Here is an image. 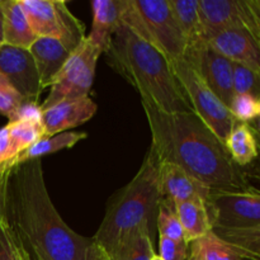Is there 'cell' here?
Listing matches in <instances>:
<instances>
[{
    "instance_id": "ba28073f",
    "label": "cell",
    "mask_w": 260,
    "mask_h": 260,
    "mask_svg": "<svg viewBox=\"0 0 260 260\" xmlns=\"http://www.w3.org/2000/svg\"><path fill=\"white\" fill-rule=\"evenodd\" d=\"M101 55V51L88 38H85L71 53L56 76L53 84L50 86L47 98L41 104L42 111L60 102L89 96Z\"/></svg>"
},
{
    "instance_id": "7a4b0ae2",
    "label": "cell",
    "mask_w": 260,
    "mask_h": 260,
    "mask_svg": "<svg viewBox=\"0 0 260 260\" xmlns=\"http://www.w3.org/2000/svg\"><path fill=\"white\" fill-rule=\"evenodd\" d=\"M160 162H172L211 190L251 189L244 170L234 164L225 144L194 113H164L141 101Z\"/></svg>"
},
{
    "instance_id": "9a60e30c",
    "label": "cell",
    "mask_w": 260,
    "mask_h": 260,
    "mask_svg": "<svg viewBox=\"0 0 260 260\" xmlns=\"http://www.w3.org/2000/svg\"><path fill=\"white\" fill-rule=\"evenodd\" d=\"M127 0H94L91 2L93 23L89 41L102 53L108 50L114 33L122 25L124 8Z\"/></svg>"
},
{
    "instance_id": "7402d4cb",
    "label": "cell",
    "mask_w": 260,
    "mask_h": 260,
    "mask_svg": "<svg viewBox=\"0 0 260 260\" xmlns=\"http://www.w3.org/2000/svg\"><path fill=\"white\" fill-rule=\"evenodd\" d=\"M151 226L142 225L122 240L112 260H152L155 254Z\"/></svg>"
},
{
    "instance_id": "8fae6325",
    "label": "cell",
    "mask_w": 260,
    "mask_h": 260,
    "mask_svg": "<svg viewBox=\"0 0 260 260\" xmlns=\"http://www.w3.org/2000/svg\"><path fill=\"white\" fill-rule=\"evenodd\" d=\"M0 74L10 81L25 102L38 103L43 88L29 50L0 46Z\"/></svg>"
},
{
    "instance_id": "e575fe53",
    "label": "cell",
    "mask_w": 260,
    "mask_h": 260,
    "mask_svg": "<svg viewBox=\"0 0 260 260\" xmlns=\"http://www.w3.org/2000/svg\"><path fill=\"white\" fill-rule=\"evenodd\" d=\"M253 128V127H251ZM254 135H255L256 142H258V157L251 162L249 167H246V169L244 170V174H245L246 179H253L256 180V182L260 184V134L253 128Z\"/></svg>"
},
{
    "instance_id": "d6986e66",
    "label": "cell",
    "mask_w": 260,
    "mask_h": 260,
    "mask_svg": "<svg viewBox=\"0 0 260 260\" xmlns=\"http://www.w3.org/2000/svg\"><path fill=\"white\" fill-rule=\"evenodd\" d=\"M188 244L198 240L212 231L207 206L201 201H190L174 205Z\"/></svg>"
},
{
    "instance_id": "3957f363",
    "label": "cell",
    "mask_w": 260,
    "mask_h": 260,
    "mask_svg": "<svg viewBox=\"0 0 260 260\" xmlns=\"http://www.w3.org/2000/svg\"><path fill=\"white\" fill-rule=\"evenodd\" d=\"M104 53L108 65L139 91L141 101L164 113L193 112L167 57L128 27L117 29Z\"/></svg>"
},
{
    "instance_id": "7c38bea8",
    "label": "cell",
    "mask_w": 260,
    "mask_h": 260,
    "mask_svg": "<svg viewBox=\"0 0 260 260\" xmlns=\"http://www.w3.org/2000/svg\"><path fill=\"white\" fill-rule=\"evenodd\" d=\"M159 189L161 200L173 205L190 201H201L207 205L212 192L207 185L172 162L159 164Z\"/></svg>"
},
{
    "instance_id": "f35d334b",
    "label": "cell",
    "mask_w": 260,
    "mask_h": 260,
    "mask_svg": "<svg viewBox=\"0 0 260 260\" xmlns=\"http://www.w3.org/2000/svg\"><path fill=\"white\" fill-rule=\"evenodd\" d=\"M4 45V15H3L2 2H0V46Z\"/></svg>"
},
{
    "instance_id": "f6af8a7d",
    "label": "cell",
    "mask_w": 260,
    "mask_h": 260,
    "mask_svg": "<svg viewBox=\"0 0 260 260\" xmlns=\"http://www.w3.org/2000/svg\"><path fill=\"white\" fill-rule=\"evenodd\" d=\"M187 260H197V259H192V258H188Z\"/></svg>"
},
{
    "instance_id": "ab89813d",
    "label": "cell",
    "mask_w": 260,
    "mask_h": 260,
    "mask_svg": "<svg viewBox=\"0 0 260 260\" xmlns=\"http://www.w3.org/2000/svg\"><path fill=\"white\" fill-rule=\"evenodd\" d=\"M12 168H14L12 165V161H9V162H5V164H3V165H0V178L3 177V175L5 174V173H8L9 172L10 169H12Z\"/></svg>"
},
{
    "instance_id": "83f0119b",
    "label": "cell",
    "mask_w": 260,
    "mask_h": 260,
    "mask_svg": "<svg viewBox=\"0 0 260 260\" xmlns=\"http://www.w3.org/2000/svg\"><path fill=\"white\" fill-rule=\"evenodd\" d=\"M233 81L235 94H249L260 101V73L248 66L233 62Z\"/></svg>"
},
{
    "instance_id": "30bf717a",
    "label": "cell",
    "mask_w": 260,
    "mask_h": 260,
    "mask_svg": "<svg viewBox=\"0 0 260 260\" xmlns=\"http://www.w3.org/2000/svg\"><path fill=\"white\" fill-rule=\"evenodd\" d=\"M183 60L187 61L202 78L206 85L230 108L235 96L233 81V62L213 50L207 41H198L187 48Z\"/></svg>"
},
{
    "instance_id": "74e56055",
    "label": "cell",
    "mask_w": 260,
    "mask_h": 260,
    "mask_svg": "<svg viewBox=\"0 0 260 260\" xmlns=\"http://www.w3.org/2000/svg\"><path fill=\"white\" fill-rule=\"evenodd\" d=\"M14 244H15V255H17V260H33L30 254L23 245L22 241L18 239V236L14 234Z\"/></svg>"
},
{
    "instance_id": "8992f818",
    "label": "cell",
    "mask_w": 260,
    "mask_h": 260,
    "mask_svg": "<svg viewBox=\"0 0 260 260\" xmlns=\"http://www.w3.org/2000/svg\"><path fill=\"white\" fill-rule=\"evenodd\" d=\"M175 78L179 81L193 112L222 142L238 124V121L218 96L206 85L197 71L185 60L170 62Z\"/></svg>"
},
{
    "instance_id": "f1b7e54d",
    "label": "cell",
    "mask_w": 260,
    "mask_h": 260,
    "mask_svg": "<svg viewBox=\"0 0 260 260\" xmlns=\"http://www.w3.org/2000/svg\"><path fill=\"white\" fill-rule=\"evenodd\" d=\"M24 103V98L18 93L10 81L3 74H0V114L12 122Z\"/></svg>"
},
{
    "instance_id": "d4e9b609",
    "label": "cell",
    "mask_w": 260,
    "mask_h": 260,
    "mask_svg": "<svg viewBox=\"0 0 260 260\" xmlns=\"http://www.w3.org/2000/svg\"><path fill=\"white\" fill-rule=\"evenodd\" d=\"M9 134L12 151L14 159L45 137V128L42 121H30V119H17L7 124Z\"/></svg>"
},
{
    "instance_id": "8d00e7d4",
    "label": "cell",
    "mask_w": 260,
    "mask_h": 260,
    "mask_svg": "<svg viewBox=\"0 0 260 260\" xmlns=\"http://www.w3.org/2000/svg\"><path fill=\"white\" fill-rule=\"evenodd\" d=\"M12 169H10L8 173H5V174L0 178V220L5 216V208H7L8 180H9V175H10V172H12Z\"/></svg>"
},
{
    "instance_id": "9c48e42d",
    "label": "cell",
    "mask_w": 260,
    "mask_h": 260,
    "mask_svg": "<svg viewBox=\"0 0 260 260\" xmlns=\"http://www.w3.org/2000/svg\"><path fill=\"white\" fill-rule=\"evenodd\" d=\"M212 230H239L260 223V190H212L207 202Z\"/></svg>"
},
{
    "instance_id": "6da1fadb",
    "label": "cell",
    "mask_w": 260,
    "mask_h": 260,
    "mask_svg": "<svg viewBox=\"0 0 260 260\" xmlns=\"http://www.w3.org/2000/svg\"><path fill=\"white\" fill-rule=\"evenodd\" d=\"M5 216L33 260H85L93 239L69 228L48 193L41 159L12 169Z\"/></svg>"
},
{
    "instance_id": "4316f807",
    "label": "cell",
    "mask_w": 260,
    "mask_h": 260,
    "mask_svg": "<svg viewBox=\"0 0 260 260\" xmlns=\"http://www.w3.org/2000/svg\"><path fill=\"white\" fill-rule=\"evenodd\" d=\"M156 228L159 231V236L170 239V240L187 243L184 230H183L179 217L175 212L174 205L168 201H160L156 213Z\"/></svg>"
},
{
    "instance_id": "cb8c5ba5",
    "label": "cell",
    "mask_w": 260,
    "mask_h": 260,
    "mask_svg": "<svg viewBox=\"0 0 260 260\" xmlns=\"http://www.w3.org/2000/svg\"><path fill=\"white\" fill-rule=\"evenodd\" d=\"M169 4L187 40L188 47L203 40L198 0H169Z\"/></svg>"
},
{
    "instance_id": "5b68a950",
    "label": "cell",
    "mask_w": 260,
    "mask_h": 260,
    "mask_svg": "<svg viewBox=\"0 0 260 260\" xmlns=\"http://www.w3.org/2000/svg\"><path fill=\"white\" fill-rule=\"evenodd\" d=\"M122 24L154 46L169 62L184 58L188 43L169 0H127Z\"/></svg>"
},
{
    "instance_id": "d590c367",
    "label": "cell",
    "mask_w": 260,
    "mask_h": 260,
    "mask_svg": "<svg viewBox=\"0 0 260 260\" xmlns=\"http://www.w3.org/2000/svg\"><path fill=\"white\" fill-rule=\"evenodd\" d=\"M93 239V238H91ZM85 260H112L111 256L108 255L106 250L102 248L99 244H96L95 241H91L90 246H89L88 251H86Z\"/></svg>"
},
{
    "instance_id": "ac0fdd59",
    "label": "cell",
    "mask_w": 260,
    "mask_h": 260,
    "mask_svg": "<svg viewBox=\"0 0 260 260\" xmlns=\"http://www.w3.org/2000/svg\"><path fill=\"white\" fill-rule=\"evenodd\" d=\"M4 15V45L29 50L37 40L20 0H0Z\"/></svg>"
},
{
    "instance_id": "277c9868",
    "label": "cell",
    "mask_w": 260,
    "mask_h": 260,
    "mask_svg": "<svg viewBox=\"0 0 260 260\" xmlns=\"http://www.w3.org/2000/svg\"><path fill=\"white\" fill-rule=\"evenodd\" d=\"M159 160L151 149L134 179L108 205L93 240L111 256L124 238L142 225L151 226L161 196L159 189Z\"/></svg>"
},
{
    "instance_id": "2e32d148",
    "label": "cell",
    "mask_w": 260,
    "mask_h": 260,
    "mask_svg": "<svg viewBox=\"0 0 260 260\" xmlns=\"http://www.w3.org/2000/svg\"><path fill=\"white\" fill-rule=\"evenodd\" d=\"M203 38L223 29L244 27L241 0H198Z\"/></svg>"
},
{
    "instance_id": "d6a6232c",
    "label": "cell",
    "mask_w": 260,
    "mask_h": 260,
    "mask_svg": "<svg viewBox=\"0 0 260 260\" xmlns=\"http://www.w3.org/2000/svg\"><path fill=\"white\" fill-rule=\"evenodd\" d=\"M0 260H17L14 231L8 222L7 216L0 220Z\"/></svg>"
},
{
    "instance_id": "7bdbcfd3",
    "label": "cell",
    "mask_w": 260,
    "mask_h": 260,
    "mask_svg": "<svg viewBox=\"0 0 260 260\" xmlns=\"http://www.w3.org/2000/svg\"><path fill=\"white\" fill-rule=\"evenodd\" d=\"M248 255H253V256H259V258H260V250H258V251H256V253H254V254H248Z\"/></svg>"
},
{
    "instance_id": "4fadbf2b",
    "label": "cell",
    "mask_w": 260,
    "mask_h": 260,
    "mask_svg": "<svg viewBox=\"0 0 260 260\" xmlns=\"http://www.w3.org/2000/svg\"><path fill=\"white\" fill-rule=\"evenodd\" d=\"M205 40L231 62L248 66L260 73V48L245 27L223 29Z\"/></svg>"
},
{
    "instance_id": "60d3db41",
    "label": "cell",
    "mask_w": 260,
    "mask_h": 260,
    "mask_svg": "<svg viewBox=\"0 0 260 260\" xmlns=\"http://www.w3.org/2000/svg\"><path fill=\"white\" fill-rule=\"evenodd\" d=\"M249 124H250V126L253 127V128L255 129L256 132H258V134H260V111H259L258 117H256V118L254 119V121L251 122V123H249Z\"/></svg>"
},
{
    "instance_id": "5bb4252c",
    "label": "cell",
    "mask_w": 260,
    "mask_h": 260,
    "mask_svg": "<svg viewBox=\"0 0 260 260\" xmlns=\"http://www.w3.org/2000/svg\"><path fill=\"white\" fill-rule=\"evenodd\" d=\"M96 109L98 107L90 96L63 101L45 109L42 114L45 137L68 132L90 121L95 116Z\"/></svg>"
},
{
    "instance_id": "ffe728a7",
    "label": "cell",
    "mask_w": 260,
    "mask_h": 260,
    "mask_svg": "<svg viewBox=\"0 0 260 260\" xmlns=\"http://www.w3.org/2000/svg\"><path fill=\"white\" fill-rule=\"evenodd\" d=\"M223 144L234 164L239 168L249 167L258 157V142L249 123L238 122Z\"/></svg>"
},
{
    "instance_id": "603a6c76",
    "label": "cell",
    "mask_w": 260,
    "mask_h": 260,
    "mask_svg": "<svg viewBox=\"0 0 260 260\" xmlns=\"http://www.w3.org/2000/svg\"><path fill=\"white\" fill-rule=\"evenodd\" d=\"M188 258L197 260H244L240 251L216 235L213 230L189 244Z\"/></svg>"
},
{
    "instance_id": "4dcf8cb0",
    "label": "cell",
    "mask_w": 260,
    "mask_h": 260,
    "mask_svg": "<svg viewBox=\"0 0 260 260\" xmlns=\"http://www.w3.org/2000/svg\"><path fill=\"white\" fill-rule=\"evenodd\" d=\"M244 27L251 33L260 48V0H241Z\"/></svg>"
},
{
    "instance_id": "44dd1931",
    "label": "cell",
    "mask_w": 260,
    "mask_h": 260,
    "mask_svg": "<svg viewBox=\"0 0 260 260\" xmlns=\"http://www.w3.org/2000/svg\"><path fill=\"white\" fill-rule=\"evenodd\" d=\"M86 137H88V135L85 132L73 131L61 132V134H57L51 137H43L40 141L36 142L35 145H32L27 150L20 152L14 160H12V165L13 167H17V165L29 161V160L41 159L45 155L53 154V152L61 151V150L71 149L78 142L85 140Z\"/></svg>"
},
{
    "instance_id": "ee69618b",
    "label": "cell",
    "mask_w": 260,
    "mask_h": 260,
    "mask_svg": "<svg viewBox=\"0 0 260 260\" xmlns=\"http://www.w3.org/2000/svg\"><path fill=\"white\" fill-rule=\"evenodd\" d=\"M152 260H161V258H160V256L156 254V255H155L154 258H152Z\"/></svg>"
},
{
    "instance_id": "f546056e",
    "label": "cell",
    "mask_w": 260,
    "mask_h": 260,
    "mask_svg": "<svg viewBox=\"0 0 260 260\" xmlns=\"http://www.w3.org/2000/svg\"><path fill=\"white\" fill-rule=\"evenodd\" d=\"M230 111L238 122L251 123L259 114L260 101L249 94H235Z\"/></svg>"
},
{
    "instance_id": "1f68e13d",
    "label": "cell",
    "mask_w": 260,
    "mask_h": 260,
    "mask_svg": "<svg viewBox=\"0 0 260 260\" xmlns=\"http://www.w3.org/2000/svg\"><path fill=\"white\" fill-rule=\"evenodd\" d=\"M161 260H187L189 244L159 236V254Z\"/></svg>"
},
{
    "instance_id": "52a82bcc",
    "label": "cell",
    "mask_w": 260,
    "mask_h": 260,
    "mask_svg": "<svg viewBox=\"0 0 260 260\" xmlns=\"http://www.w3.org/2000/svg\"><path fill=\"white\" fill-rule=\"evenodd\" d=\"M30 28L37 37L61 41L71 52L86 38L84 24L62 0H20Z\"/></svg>"
},
{
    "instance_id": "e0dca14e",
    "label": "cell",
    "mask_w": 260,
    "mask_h": 260,
    "mask_svg": "<svg viewBox=\"0 0 260 260\" xmlns=\"http://www.w3.org/2000/svg\"><path fill=\"white\" fill-rule=\"evenodd\" d=\"M29 52L35 60L43 89L52 85L56 76L73 53L61 41L48 37H38L30 46Z\"/></svg>"
},
{
    "instance_id": "b9f144b4",
    "label": "cell",
    "mask_w": 260,
    "mask_h": 260,
    "mask_svg": "<svg viewBox=\"0 0 260 260\" xmlns=\"http://www.w3.org/2000/svg\"><path fill=\"white\" fill-rule=\"evenodd\" d=\"M244 260H260L259 256H253V255H243Z\"/></svg>"
},
{
    "instance_id": "484cf974",
    "label": "cell",
    "mask_w": 260,
    "mask_h": 260,
    "mask_svg": "<svg viewBox=\"0 0 260 260\" xmlns=\"http://www.w3.org/2000/svg\"><path fill=\"white\" fill-rule=\"evenodd\" d=\"M216 235L238 249L241 255L254 254L260 250V223L253 228L239 230H213Z\"/></svg>"
},
{
    "instance_id": "836d02e7",
    "label": "cell",
    "mask_w": 260,
    "mask_h": 260,
    "mask_svg": "<svg viewBox=\"0 0 260 260\" xmlns=\"http://www.w3.org/2000/svg\"><path fill=\"white\" fill-rule=\"evenodd\" d=\"M14 160L7 126L0 128V165Z\"/></svg>"
}]
</instances>
